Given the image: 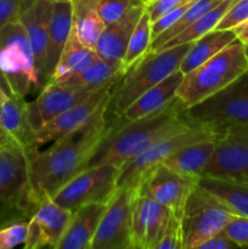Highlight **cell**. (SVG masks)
<instances>
[{
  "instance_id": "6da1fadb",
  "label": "cell",
  "mask_w": 248,
  "mask_h": 249,
  "mask_svg": "<svg viewBox=\"0 0 248 249\" xmlns=\"http://www.w3.org/2000/svg\"><path fill=\"white\" fill-rule=\"evenodd\" d=\"M109 97L77 130L55 140L46 150H28L29 175L40 202L51 198L63 185L83 172L114 128L117 118L111 121L106 117Z\"/></svg>"
},
{
  "instance_id": "7a4b0ae2",
  "label": "cell",
  "mask_w": 248,
  "mask_h": 249,
  "mask_svg": "<svg viewBox=\"0 0 248 249\" xmlns=\"http://www.w3.org/2000/svg\"><path fill=\"white\" fill-rule=\"evenodd\" d=\"M186 109L184 102L175 97L167 106L142 118L126 122L118 117L114 128L99 146L87 168L101 163L122 168L162 139L197 124L189 118Z\"/></svg>"
},
{
  "instance_id": "3957f363",
  "label": "cell",
  "mask_w": 248,
  "mask_h": 249,
  "mask_svg": "<svg viewBox=\"0 0 248 249\" xmlns=\"http://www.w3.org/2000/svg\"><path fill=\"white\" fill-rule=\"evenodd\" d=\"M190 46L191 44H182L147 53L129 68L112 88L106 109L107 118L112 121L122 117L139 96L179 71L180 63Z\"/></svg>"
},
{
  "instance_id": "277c9868",
  "label": "cell",
  "mask_w": 248,
  "mask_h": 249,
  "mask_svg": "<svg viewBox=\"0 0 248 249\" xmlns=\"http://www.w3.org/2000/svg\"><path fill=\"white\" fill-rule=\"evenodd\" d=\"M40 203L29 175L28 150L17 145L0 148V229L29 221Z\"/></svg>"
},
{
  "instance_id": "5b68a950",
  "label": "cell",
  "mask_w": 248,
  "mask_h": 249,
  "mask_svg": "<svg viewBox=\"0 0 248 249\" xmlns=\"http://www.w3.org/2000/svg\"><path fill=\"white\" fill-rule=\"evenodd\" d=\"M248 70L246 45L237 38L216 55L184 74L177 91L186 108L223 90Z\"/></svg>"
},
{
  "instance_id": "8992f818",
  "label": "cell",
  "mask_w": 248,
  "mask_h": 249,
  "mask_svg": "<svg viewBox=\"0 0 248 249\" xmlns=\"http://www.w3.org/2000/svg\"><path fill=\"white\" fill-rule=\"evenodd\" d=\"M0 70L14 94L27 97L43 90L33 50L21 22L0 28Z\"/></svg>"
},
{
  "instance_id": "52a82bcc",
  "label": "cell",
  "mask_w": 248,
  "mask_h": 249,
  "mask_svg": "<svg viewBox=\"0 0 248 249\" xmlns=\"http://www.w3.org/2000/svg\"><path fill=\"white\" fill-rule=\"evenodd\" d=\"M233 216L232 212L196 182L185 199L180 216L182 249H198L223 231Z\"/></svg>"
},
{
  "instance_id": "ba28073f",
  "label": "cell",
  "mask_w": 248,
  "mask_h": 249,
  "mask_svg": "<svg viewBox=\"0 0 248 249\" xmlns=\"http://www.w3.org/2000/svg\"><path fill=\"white\" fill-rule=\"evenodd\" d=\"M223 128L224 125L197 123L174 135L162 139L145 152L139 155L138 157L126 162L121 168L118 189L119 187H135L143 175L147 174L158 164H162L173 153L191 143L216 139L223 131Z\"/></svg>"
},
{
  "instance_id": "9c48e42d",
  "label": "cell",
  "mask_w": 248,
  "mask_h": 249,
  "mask_svg": "<svg viewBox=\"0 0 248 249\" xmlns=\"http://www.w3.org/2000/svg\"><path fill=\"white\" fill-rule=\"evenodd\" d=\"M121 168L101 163L87 168L63 185L51 198L60 206L74 212L89 203H108L118 189Z\"/></svg>"
},
{
  "instance_id": "30bf717a",
  "label": "cell",
  "mask_w": 248,
  "mask_h": 249,
  "mask_svg": "<svg viewBox=\"0 0 248 249\" xmlns=\"http://www.w3.org/2000/svg\"><path fill=\"white\" fill-rule=\"evenodd\" d=\"M186 113L199 124L248 123V70L215 95L187 108Z\"/></svg>"
},
{
  "instance_id": "8fae6325",
  "label": "cell",
  "mask_w": 248,
  "mask_h": 249,
  "mask_svg": "<svg viewBox=\"0 0 248 249\" xmlns=\"http://www.w3.org/2000/svg\"><path fill=\"white\" fill-rule=\"evenodd\" d=\"M202 175L248 184V123L224 125L212 160Z\"/></svg>"
},
{
  "instance_id": "7c38bea8",
  "label": "cell",
  "mask_w": 248,
  "mask_h": 249,
  "mask_svg": "<svg viewBox=\"0 0 248 249\" xmlns=\"http://www.w3.org/2000/svg\"><path fill=\"white\" fill-rule=\"evenodd\" d=\"M136 187H119L107 203L91 249H131V223Z\"/></svg>"
},
{
  "instance_id": "4fadbf2b",
  "label": "cell",
  "mask_w": 248,
  "mask_h": 249,
  "mask_svg": "<svg viewBox=\"0 0 248 249\" xmlns=\"http://www.w3.org/2000/svg\"><path fill=\"white\" fill-rule=\"evenodd\" d=\"M197 180L182 177L167 165L158 164L143 175L135 187L139 195L148 197L181 216L185 199Z\"/></svg>"
},
{
  "instance_id": "5bb4252c",
  "label": "cell",
  "mask_w": 248,
  "mask_h": 249,
  "mask_svg": "<svg viewBox=\"0 0 248 249\" xmlns=\"http://www.w3.org/2000/svg\"><path fill=\"white\" fill-rule=\"evenodd\" d=\"M117 80L100 88L96 91L85 97L78 105L71 107L70 109L62 112L55 118L46 122L38 129H35V131H34V146L36 148H40L41 146L46 145V143L53 142L57 139L77 130L83 124L87 123L94 116L95 112L100 108V106L108 99L112 88L116 84Z\"/></svg>"
},
{
  "instance_id": "9a60e30c",
  "label": "cell",
  "mask_w": 248,
  "mask_h": 249,
  "mask_svg": "<svg viewBox=\"0 0 248 249\" xmlns=\"http://www.w3.org/2000/svg\"><path fill=\"white\" fill-rule=\"evenodd\" d=\"M73 212L46 198L28 221V235L23 245L26 249H58L61 240L72 218Z\"/></svg>"
},
{
  "instance_id": "2e32d148",
  "label": "cell",
  "mask_w": 248,
  "mask_h": 249,
  "mask_svg": "<svg viewBox=\"0 0 248 249\" xmlns=\"http://www.w3.org/2000/svg\"><path fill=\"white\" fill-rule=\"evenodd\" d=\"M102 87L90 88L53 82L48 83L39 92L36 99L28 102L29 117L34 129H38L44 123L78 105L85 97Z\"/></svg>"
},
{
  "instance_id": "e0dca14e",
  "label": "cell",
  "mask_w": 248,
  "mask_h": 249,
  "mask_svg": "<svg viewBox=\"0 0 248 249\" xmlns=\"http://www.w3.org/2000/svg\"><path fill=\"white\" fill-rule=\"evenodd\" d=\"M172 212L136 192L131 223V249H156Z\"/></svg>"
},
{
  "instance_id": "ac0fdd59",
  "label": "cell",
  "mask_w": 248,
  "mask_h": 249,
  "mask_svg": "<svg viewBox=\"0 0 248 249\" xmlns=\"http://www.w3.org/2000/svg\"><path fill=\"white\" fill-rule=\"evenodd\" d=\"M143 11L145 2L131 7L121 18L105 26L95 46V51L100 58L122 63L128 48L129 39Z\"/></svg>"
},
{
  "instance_id": "d6986e66",
  "label": "cell",
  "mask_w": 248,
  "mask_h": 249,
  "mask_svg": "<svg viewBox=\"0 0 248 249\" xmlns=\"http://www.w3.org/2000/svg\"><path fill=\"white\" fill-rule=\"evenodd\" d=\"M50 16L51 0H38L22 16L21 21H19L26 31L29 43H31L36 70H38L43 87L48 84V78H46L45 73V60Z\"/></svg>"
},
{
  "instance_id": "ffe728a7",
  "label": "cell",
  "mask_w": 248,
  "mask_h": 249,
  "mask_svg": "<svg viewBox=\"0 0 248 249\" xmlns=\"http://www.w3.org/2000/svg\"><path fill=\"white\" fill-rule=\"evenodd\" d=\"M0 125L15 145L24 150H38L34 146V129L29 117L28 101L21 95L12 94L0 107Z\"/></svg>"
},
{
  "instance_id": "44dd1931",
  "label": "cell",
  "mask_w": 248,
  "mask_h": 249,
  "mask_svg": "<svg viewBox=\"0 0 248 249\" xmlns=\"http://www.w3.org/2000/svg\"><path fill=\"white\" fill-rule=\"evenodd\" d=\"M107 203H89L75 209L58 249H91Z\"/></svg>"
},
{
  "instance_id": "7402d4cb",
  "label": "cell",
  "mask_w": 248,
  "mask_h": 249,
  "mask_svg": "<svg viewBox=\"0 0 248 249\" xmlns=\"http://www.w3.org/2000/svg\"><path fill=\"white\" fill-rule=\"evenodd\" d=\"M72 33V2L71 0H53L46 48L45 73L48 83L55 71L66 43Z\"/></svg>"
},
{
  "instance_id": "603a6c76",
  "label": "cell",
  "mask_w": 248,
  "mask_h": 249,
  "mask_svg": "<svg viewBox=\"0 0 248 249\" xmlns=\"http://www.w3.org/2000/svg\"><path fill=\"white\" fill-rule=\"evenodd\" d=\"M182 78H184V74L182 72H180V70L170 74L164 80H162L157 85L143 92L141 96H139L124 111L122 117L126 122H131L148 116V114L167 106L170 101L177 97V88H179Z\"/></svg>"
},
{
  "instance_id": "cb8c5ba5",
  "label": "cell",
  "mask_w": 248,
  "mask_h": 249,
  "mask_svg": "<svg viewBox=\"0 0 248 249\" xmlns=\"http://www.w3.org/2000/svg\"><path fill=\"white\" fill-rule=\"evenodd\" d=\"M218 139V138H216ZM216 139L191 143L177 151L162 164L167 165L177 174L192 179H198L206 170L215 150Z\"/></svg>"
},
{
  "instance_id": "d4e9b609",
  "label": "cell",
  "mask_w": 248,
  "mask_h": 249,
  "mask_svg": "<svg viewBox=\"0 0 248 249\" xmlns=\"http://www.w3.org/2000/svg\"><path fill=\"white\" fill-rule=\"evenodd\" d=\"M197 184L218 198L235 215L248 218V184L208 175L199 177Z\"/></svg>"
},
{
  "instance_id": "484cf974",
  "label": "cell",
  "mask_w": 248,
  "mask_h": 249,
  "mask_svg": "<svg viewBox=\"0 0 248 249\" xmlns=\"http://www.w3.org/2000/svg\"><path fill=\"white\" fill-rule=\"evenodd\" d=\"M97 58L100 57L95 49L84 45L72 32L60 58H58V62L51 75L50 82H66L70 78L74 77L75 74L84 71L87 67H89Z\"/></svg>"
},
{
  "instance_id": "4316f807",
  "label": "cell",
  "mask_w": 248,
  "mask_h": 249,
  "mask_svg": "<svg viewBox=\"0 0 248 249\" xmlns=\"http://www.w3.org/2000/svg\"><path fill=\"white\" fill-rule=\"evenodd\" d=\"M235 39L236 36L232 29H225V31L214 29L202 36L201 38L196 39L191 43L189 51L180 63V72H182V74L191 72L192 70L226 48Z\"/></svg>"
},
{
  "instance_id": "83f0119b",
  "label": "cell",
  "mask_w": 248,
  "mask_h": 249,
  "mask_svg": "<svg viewBox=\"0 0 248 249\" xmlns=\"http://www.w3.org/2000/svg\"><path fill=\"white\" fill-rule=\"evenodd\" d=\"M72 2V32L84 45L95 49L105 28L99 15V0H71Z\"/></svg>"
},
{
  "instance_id": "f1b7e54d",
  "label": "cell",
  "mask_w": 248,
  "mask_h": 249,
  "mask_svg": "<svg viewBox=\"0 0 248 249\" xmlns=\"http://www.w3.org/2000/svg\"><path fill=\"white\" fill-rule=\"evenodd\" d=\"M237 0H223L221 2H219L214 9H212L211 11H208L207 14H204L203 16L199 17L194 24L189 27V28L185 29L184 32L177 34V36H174L173 39H170L167 44L162 46L158 51L163 50V49L173 48V46L182 45V44H191L192 41H195L196 39L201 38L204 34L209 33V32L214 31L218 26V23L220 22V19L223 18L224 15L226 14L229 9L232 6ZM157 53V51H156Z\"/></svg>"
},
{
  "instance_id": "f546056e",
  "label": "cell",
  "mask_w": 248,
  "mask_h": 249,
  "mask_svg": "<svg viewBox=\"0 0 248 249\" xmlns=\"http://www.w3.org/2000/svg\"><path fill=\"white\" fill-rule=\"evenodd\" d=\"M124 74L123 65L119 62H111V61L97 58L89 67L85 68L74 77L70 78L66 82L60 84L70 85H82V87L99 88L106 85L113 80L119 79Z\"/></svg>"
},
{
  "instance_id": "4dcf8cb0",
  "label": "cell",
  "mask_w": 248,
  "mask_h": 249,
  "mask_svg": "<svg viewBox=\"0 0 248 249\" xmlns=\"http://www.w3.org/2000/svg\"><path fill=\"white\" fill-rule=\"evenodd\" d=\"M221 1H223V0H194V1L191 2V5L189 6V9L184 12V15H182L170 28H168L167 31L160 33L159 36H156V38L153 39L147 53H152L159 50V49L162 48L164 44H167L170 39H173L174 36H177V34L184 32L186 28H189V27L191 26V24H194L199 17H202L204 14L211 11L212 9H214V7ZM147 53H146V55H147Z\"/></svg>"
},
{
  "instance_id": "1f68e13d",
  "label": "cell",
  "mask_w": 248,
  "mask_h": 249,
  "mask_svg": "<svg viewBox=\"0 0 248 249\" xmlns=\"http://www.w3.org/2000/svg\"><path fill=\"white\" fill-rule=\"evenodd\" d=\"M151 43H152L151 21L147 12L143 11V14L139 18L138 23H136L135 28H134L130 39H129L128 48H126L125 55L122 61L124 73L148 53Z\"/></svg>"
},
{
  "instance_id": "d6a6232c",
  "label": "cell",
  "mask_w": 248,
  "mask_h": 249,
  "mask_svg": "<svg viewBox=\"0 0 248 249\" xmlns=\"http://www.w3.org/2000/svg\"><path fill=\"white\" fill-rule=\"evenodd\" d=\"M145 0H99L97 10L105 26L121 18L124 14L136 5L143 4Z\"/></svg>"
},
{
  "instance_id": "836d02e7",
  "label": "cell",
  "mask_w": 248,
  "mask_h": 249,
  "mask_svg": "<svg viewBox=\"0 0 248 249\" xmlns=\"http://www.w3.org/2000/svg\"><path fill=\"white\" fill-rule=\"evenodd\" d=\"M38 0H0V28L17 23Z\"/></svg>"
},
{
  "instance_id": "e575fe53",
  "label": "cell",
  "mask_w": 248,
  "mask_h": 249,
  "mask_svg": "<svg viewBox=\"0 0 248 249\" xmlns=\"http://www.w3.org/2000/svg\"><path fill=\"white\" fill-rule=\"evenodd\" d=\"M28 235V221L14 223L0 229V249L23 246Z\"/></svg>"
},
{
  "instance_id": "d590c367",
  "label": "cell",
  "mask_w": 248,
  "mask_h": 249,
  "mask_svg": "<svg viewBox=\"0 0 248 249\" xmlns=\"http://www.w3.org/2000/svg\"><path fill=\"white\" fill-rule=\"evenodd\" d=\"M156 249H182L180 216L172 212L163 235Z\"/></svg>"
},
{
  "instance_id": "8d00e7d4",
  "label": "cell",
  "mask_w": 248,
  "mask_h": 249,
  "mask_svg": "<svg viewBox=\"0 0 248 249\" xmlns=\"http://www.w3.org/2000/svg\"><path fill=\"white\" fill-rule=\"evenodd\" d=\"M248 19V0H237L230 9L226 11L223 18L218 23L215 29L225 31L233 29L238 24L243 23Z\"/></svg>"
},
{
  "instance_id": "74e56055",
  "label": "cell",
  "mask_w": 248,
  "mask_h": 249,
  "mask_svg": "<svg viewBox=\"0 0 248 249\" xmlns=\"http://www.w3.org/2000/svg\"><path fill=\"white\" fill-rule=\"evenodd\" d=\"M223 232L238 247H248V218L235 215L224 228Z\"/></svg>"
},
{
  "instance_id": "f35d334b",
  "label": "cell",
  "mask_w": 248,
  "mask_h": 249,
  "mask_svg": "<svg viewBox=\"0 0 248 249\" xmlns=\"http://www.w3.org/2000/svg\"><path fill=\"white\" fill-rule=\"evenodd\" d=\"M191 1L194 0H145V11L147 12L150 21L153 22L163 15Z\"/></svg>"
},
{
  "instance_id": "ab89813d",
  "label": "cell",
  "mask_w": 248,
  "mask_h": 249,
  "mask_svg": "<svg viewBox=\"0 0 248 249\" xmlns=\"http://www.w3.org/2000/svg\"><path fill=\"white\" fill-rule=\"evenodd\" d=\"M192 2V1H191ZM191 2L184 5L181 7H177V9L173 10V11L168 12V14L163 15L162 17L157 18L156 21L151 22V33H152V40L156 38V36H159L160 33L167 31L168 28L173 26L180 17L184 15V12L189 9V6L191 5Z\"/></svg>"
},
{
  "instance_id": "60d3db41",
  "label": "cell",
  "mask_w": 248,
  "mask_h": 249,
  "mask_svg": "<svg viewBox=\"0 0 248 249\" xmlns=\"http://www.w3.org/2000/svg\"><path fill=\"white\" fill-rule=\"evenodd\" d=\"M235 248H238L237 243L233 242V241L230 240V238H229L223 231H220V232H218L216 235H214L213 237L207 240L206 242L202 243L198 249H235Z\"/></svg>"
},
{
  "instance_id": "b9f144b4",
  "label": "cell",
  "mask_w": 248,
  "mask_h": 249,
  "mask_svg": "<svg viewBox=\"0 0 248 249\" xmlns=\"http://www.w3.org/2000/svg\"><path fill=\"white\" fill-rule=\"evenodd\" d=\"M235 32V36L238 40L245 45H248V19L245 21L243 23L238 24L237 27L232 29Z\"/></svg>"
},
{
  "instance_id": "7bdbcfd3",
  "label": "cell",
  "mask_w": 248,
  "mask_h": 249,
  "mask_svg": "<svg viewBox=\"0 0 248 249\" xmlns=\"http://www.w3.org/2000/svg\"><path fill=\"white\" fill-rule=\"evenodd\" d=\"M0 89H1L2 91L7 95V96H11V95L14 94L11 90V88H10L9 82H7V79L5 78L4 73H2L1 70H0Z\"/></svg>"
},
{
  "instance_id": "ee69618b",
  "label": "cell",
  "mask_w": 248,
  "mask_h": 249,
  "mask_svg": "<svg viewBox=\"0 0 248 249\" xmlns=\"http://www.w3.org/2000/svg\"><path fill=\"white\" fill-rule=\"evenodd\" d=\"M7 145H15L14 141L10 139V136L5 133V130L2 129V126L0 125V148L4 147Z\"/></svg>"
},
{
  "instance_id": "f6af8a7d",
  "label": "cell",
  "mask_w": 248,
  "mask_h": 249,
  "mask_svg": "<svg viewBox=\"0 0 248 249\" xmlns=\"http://www.w3.org/2000/svg\"><path fill=\"white\" fill-rule=\"evenodd\" d=\"M7 97H9V96H7V95L5 94V92L2 91L1 89H0V107H1V106H2V104H4V102L6 101Z\"/></svg>"
},
{
  "instance_id": "bcb514c9",
  "label": "cell",
  "mask_w": 248,
  "mask_h": 249,
  "mask_svg": "<svg viewBox=\"0 0 248 249\" xmlns=\"http://www.w3.org/2000/svg\"><path fill=\"white\" fill-rule=\"evenodd\" d=\"M246 55H247V60H248V45H246Z\"/></svg>"
},
{
  "instance_id": "7dc6e473",
  "label": "cell",
  "mask_w": 248,
  "mask_h": 249,
  "mask_svg": "<svg viewBox=\"0 0 248 249\" xmlns=\"http://www.w3.org/2000/svg\"><path fill=\"white\" fill-rule=\"evenodd\" d=\"M51 1H53V0H51Z\"/></svg>"
}]
</instances>
